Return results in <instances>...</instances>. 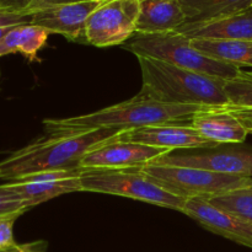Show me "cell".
Masks as SVG:
<instances>
[{"instance_id":"cell-1","label":"cell","mask_w":252,"mask_h":252,"mask_svg":"<svg viewBox=\"0 0 252 252\" xmlns=\"http://www.w3.org/2000/svg\"><path fill=\"white\" fill-rule=\"evenodd\" d=\"M202 108L204 107L158 102L138 93L130 100L89 115L44 120L43 126L48 135H73L101 128L128 130L166 123L191 125L193 115Z\"/></svg>"},{"instance_id":"cell-2","label":"cell","mask_w":252,"mask_h":252,"mask_svg":"<svg viewBox=\"0 0 252 252\" xmlns=\"http://www.w3.org/2000/svg\"><path fill=\"white\" fill-rule=\"evenodd\" d=\"M122 132L116 128H101L73 135L46 134L2 159L0 179L10 182L41 172L79 169L86 153L115 139Z\"/></svg>"},{"instance_id":"cell-3","label":"cell","mask_w":252,"mask_h":252,"mask_svg":"<svg viewBox=\"0 0 252 252\" xmlns=\"http://www.w3.org/2000/svg\"><path fill=\"white\" fill-rule=\"evenodd\" d=\"M137 58L143 78L140 95L169 105L199 107L229 105L224 79L187 70L148 57Z\"/></svg>"},{"instance_id":"cell-4","label":"cell","mask_w":252,"mask_h":252,"mask_svg":"<svg viewBox=\"0 0 252 252\" xmlns=\"http://www.w3.org/2000/svg\"><path fill=\"white\" fill-rule=\"evenodd\" d=\"M125 48L137 57L158 59L179 68L224 80L238 78L243 71L240 66L201 53L192 47L189 37L176 31L152 34L134 33L126 42Z\"/></svg>"},{"instance_id":"cell-5","label":"cell","mask_w":252,"mask_h":252,"mask_svg":"<svg viewBox=\"0 0 252 252\" xmlns=\"http://www.w3.org/2000/svg\"><path fill=\"white\" fill-rule=\"evenodd\" d=\"M140 171L154 184L184 199L223 196L241 189H252V179L218 174L196 167L145 165Z\"/></svg>"},{"instance_id":"cell-6","label":"cell","mask_w":252,"mask_h":252,"mask_svg":"<svg viewBox=\"0 0 252 252\" xmlns=\"http://www.w3.org/2000/svg\"><path fill=\"white\" fill-rule=\"evenodd\" d=\"M81 192L113 194L147 202L182 213L186 199L171 194L150 181L140 167L130 169H83Z\"/></svg>"},{"instance_id":"cell-7","label":"cell","mask_w":252,"mask_h":252,"mask_svg":"<svg viewBox=\"0 0 252 252\" xmlns=\"http://www.w3.org/2000/svg\"><path fill=\"white\" fill-rule=\"evenodd\" d=\"M140 0H106L88 19L86 43L105 48L122 44L137 30Z\"/></svg>"},{"instance_id":"cell-8","label":"cell","mask_w":252,"mask_h":252,"mask_svg":"<svg viewBox=\"0 0 252 252\" xmlns=\"http://www.w3.org/2000/svg\"><path fill=\"white\" fill-rule=\"evenodd\" d=\"M213 148L172 150L150 162V165L196 167L218 174L252 179V150L239 148ZM149 165V164H148Z\"/></svg>"},{"instance_id":"cell-9","label":"cell","mask_w":252,"mask_h":252,"mask_svg":"<svg viewBox=\"0 0 252 252\" xmlns=\"http://www.w3.org/2000/svg\"><path fill=\"white\" fill-rule=\"evenodd\" d=\"M169 150L115 138L86 153L80 161L83 169H130L143 167Z\"/></svg>"},{"instance_id":"cell-10","label":"cell","mask_w":252,"mask_h":252,"mask_svg":"<svg viewBox=\"0 0 252 252\" xmlns=\"http://www.w3.org/2000/svg\"><path fill=\"white\" fill-rule=\"evenodd\" d=\"M83 167L64 171H49L30 175L2 184L24 199L30 208L52 198L71 192H81L80 175Z\"/></svg>"},{"instance_id":"cell-11","label":"cell","mask_w":252,"mask_h":252,"mask_svg":"<svg viewBox=\"0 0 252 252\" xmlns=\"http://www.w3.org/2000/svg\"><path fill=\"white\" fill-rule=\"evenodd\" d=\"M106 0H84L39 10L31 15V24L69 41L85 42V27L90 15Z\"/></svg>"},{"instance_id":"cell-12","label":"cell","mask_w":252,"mask_h":252,"mask_svg":"<svg viewBox=\"0 0 252 252\" xmlns=\"http://www.w3.org/2000/svg\"><path fill=\"white\" fill-rule=\"evenodd\" d=\"M118 139L122 142L139 143L150 147L164 148L169 152L197 149V148H213L219 145L202 137L198 130L192 127V125H181V123H166V125L148 126V127L123 130L118 135Z\"/></svg>"},{"instance_id":"cell-13","label":"cell","mask_w":252,"mask_h":252,"mask_svg":"<svg viewBox=\"0 0 252 252\" xmlns=\"http://www.w3.org/2000/svg\"><path fill=\"white\" fill-rule=\"evenodd\" d=\"M182 213L194 219L207 230L252 249L251 221L216 208L206 198L187 199Z\"/></svg>"},{"instance_id":"cell-14","label":"cell","mask_w":252,"mask_h":252,"mask_svg":"<svg viewBox=\"0 0 252 252\" xmlns=\"http://www.w3.org/2000/svg\"><path fill=\"white\" fill-rule=\"evenodd\" d=\"M191 125L199 134L214 144H238L249 135L240 121L226 106L204 107L192 117Z\"/></svg>"},{"instance_id":"cell-15","label":"cell","mask_w":252,"mask_h":252,"mask_svg":"<svg viewBox=\"0 0 252 252\" xmlns=\"http://www.w3.org/2000/svg\"><path fill=\"white\" fill-rule=\"evenodd\" d=\"M176 32L189 39L252 41V7L212 21L186 22Z\"/></svg>"},{"instance_id":"cell-16","label":"cell","mask_w":252,"mask_h":252,"mask_svg":"<svg viewBox=\"0 0 252 252\" xmlns=\"http://www.w3.org/2000/svg\"><path fill=\"white\" fill-rule=\"evenodd\" d=\"M186 24L181 0H140L135 33L174 32Z\"/></svg>"},{"instance_id":"cell-17","label":"cell","mask_w":252,"mask_h":252,"mask_svg":"<svg viewBox=\"0 0 252 252\" xmlns=\"http://www.w3.org/2000/svg\"><path fill=\"white\" fill-rule=\"evenodd\" d=\"M49 34L48 31L31 22L19 25L0 39V57L21 53L27 61H38V52L44 47Z\"/></svg>"},{"instance_id":"cell-18","label":"cell","mask_w":252,"mask_h":252,"mask_svg":"<svg viewBox=\"0 0 252 252\" xmlns=\"http://www.w3.org/2000/svg\"><path fill=\"white\" fill-rule=\"evenodd\" d=\"M186 22H207L252 7V0H181Z\"/></svg>"},{"instance_id":"cell-19","label":"cell","mask_w":252,"mask_h":252,"mask_svg":"<svg viewBox=\"0 0 252 252\" xmlns=\"http://www.w3.org/2000/svg\"><path fill=\"white\" fill-rule=\"evenodd\" d=\"M192 47L201 53L238 66H252V41L191 39Z\"/></svg>"},{"instance_id":"cell-20","label":"cell","mask_w":252,"mask_h":252,"mask_svg":"<svg viewBox=\"0 0 252 252\" xmlns=\"http://www.w3.org/2000/svg\"><path fill=\"white\" fill-rule=\"evenodd\" d=\"M212 206L252 223V189H241L207 199Z\"/></svg>"},{"instance_id":"cell-21","label":"cell","mask_w":252,"mask_h":252,"mask_svg":"<svg viewBox=\"0 0 252 252\" xmlns=\"http://www.w3.org/2000/svg\"><path fill=\"white\" fill-rule=\"evenodd\" d=\"M29 209L31 208L24 199L7 189L4 185H0V217H20Z\"/></svg>"},{"instance_id":"cell-22","label":"cell","mask_w":252,"mask_h":252,"mask_svg":"<svg viewBox=\"0 0 252 252\" xmlns=\"http://www.w3.org/2000/svg\"><path fill=\"white\" fill-rule=\"evenodd\" d=\"M17 218V216L0 217V250L16 244L14 239V224Z\"/></svg>"},{"instance_id":"cell-23","label":"cell","mask_w":252,"mask_h":252,"mask_svg":"<svg viewBox=\"0 0 252 252\" xmlns=\"http://www.w3.org/2000/svg\"><path fill=\"white\" fill-rule=\"evenodd\" d=\"M31 22V16L21 12H12V14L0 15V39L5 36L14 27L22 24Z\"/></svg>"},{"instance_id":"cell-24","label":"cell","mask_w":252,"mask_h":252,"mask_svg":"<svg viewBox=\"0 0 252 252\" xmlns=\"http://www.w3.org/2000/svg\"><path fill=\"white\" fill-rule=\"evenodd\" d=\"M76 1H84V0H26L25 12L31 16L33 12L47 9V7H52V6H57V5L69 4V2H76Z\"/></svg>"},{"instance_id":"cell-25","label":"cell","mask_w":252,"mask_h":252,"mask_svg":"<svg viewBox=\"0 0 252 252\" xmlns=\"http://www.w3.org/2000/svg\"><path fill=\"white\" fill-rule=\"evenodd\" d=\"M229 111L240 121L249 134H252V106H226Z\"/></svg>"},{"instance_id":"cell-26","label":"cell","mask_w":252,"mask_h":252,"mask_svg":"<svg viewBox=\"0 0 252 252\" xmlns=\"http://www.w3.org/2000/svg\"><path fill=\"white\" fill-rule=\"evenodd\" d=\"M0 5L9 10H12V11L24 12V14H26V12H25L26 0H0Z\"/></svg>"},{"instance_id":"cell-27","label":"cell","mask_w":252,"mask_h":252,"mask_svg":"<svg viewBox=\"0 0 252 252\" xmlns=\"http://www.w3.org/2000/svg\"><path fill=\"white\" fill-rule=\"evenodd\" d=\"M25 252H44L46 244L43 243H31V244H22Z\"/></svg>"},{"instance_id":"cell-28","label":"cell","mask_w":252,"mask_h":252,"mask_svg":"<svg viewBox=\"0 0 252 252\" xmlns=\"http://www.w3.org/2000/svg\"><path fill=\"white\" fill-rule=\"evenodd\" d=\"M0 252H25V251H24V248H22V245H20V244H15V245L9 246V248L2 249V250H0Z\"/></svg>"},{"instance_id":"cell-29","label":"cell","mask_w":252,"mask_h":252,"mask_svg":"<svg viewBox=\"0 0 252 252\" xmlns=\"http://www.w3.org/2000/svg\"><path fill=\"white\" fill-rule=\"evenodd\" d=\"M12 12H16V11H12V10H9V9H6V7H4V6H1V5H0V15L12 14ZM21 14H24V12H21Z\"/></svg>"},{"instance_id":"cell-30","label":"cell","mask_w":252,"mask_h":252,"mask_svg":"<svg viewBox=\"0 0 252 252\" xmlns=\"http://www.w3.org/2000/svg\"><path fill=\"white\" fill-rule=\"evenodd\" d=\"M251 73H252V71H251Z\"/></svg>"}]
</instances>
